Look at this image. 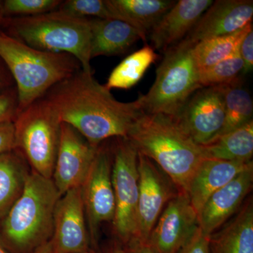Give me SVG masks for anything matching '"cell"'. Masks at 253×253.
<instances>
[{
    "label": "cell",
    "instance_id": "cell-1",
    "mask_svg": "<svg viewBox=\"0 0 253 253\" xmlns=\"http://www.w3.org/2000/svg\"><path fill=\"white\" fill-rule=\"evenodd\" d=\"M43 97L61 122L76 129L94 146L111 138H127L143 112L137 100L122 102L93 76L80 70Z\"/></svg>",
    "mask_w": 253,
    "mask_h": 253
},
{
    "label": "cell",
    "instance_id": "cell-2",
    "mask_svg": "<svg viewBox=\"0 0 253 253\" xmlns=\"http://www.w3.org/2000/svg\"><path fill=\"white\" fill-rule=\"evenodd\" d=\"M126 139L185 194L195 173L206 159L203 146L196 144L174 120L163 115L143 113Z\"/></svg>",
    "mask_w": 253,
    "mask_h": 253
},
{
    "label": "cell",
    "instance_id": "cell-3",
    "mask_svg": "<svg viewBox=\"0 0 253 253\" xmlns=\"http://www.w3.org/2000/svg\"><path fill=\"white\" fill-rule=\"evenodd\" d=\"M52 179L30 172L22 194L0 223V241L10 253H33L49 242L60 198Z\"/></svg>",
    "mask_w": 253,
    "mask_h": 253
},
{
    "label": "cell",
    "instance_id": "cell-4",
    "mask_svg": "<svg viewBox=\"0 0 253 253\" xmlns=\"http://www.w3.org/2000/svg\"><path fill=\"white\" fill-rule=\"evenodd\" d=\"M0 59L16 83L18 114L53 86L82 69L73 55L35 49L1 33Z\"/></svg>",
    "mask_w": 253,
    "mask_h": 253
},
{
    "label": "cell",
    "instance_id": "cell-5",
    "mask_svg": "<svg viewBox=\"0 0 253 253\" xmlns=\"http://www.w3.org/2000/svg\"><path fill=\"white\" fill-rule=\"evenodd\" d=\"M4 21L10 36L35 49L73 55L84 72L93 74L90 18L73 17L56 10L28 17L6 18Z\"/></svg>",
    "mask_w": 253,
    "mask_h": 253
},
{
    "label": "cell",
    "instance_id": "cell-6",
    "mask_svg": "<svg viewBox=\"0 0 253 253\" xmlns=\"http://www.w3.org/2000/svg\"><path fill=\"white\" fill-rule=\"evenodd\" d=\"M194 44L184 38L165 51L151 89L138 98L141 111L176 119L191 96L201 87Z\"/></svg>",
    "mask_w": 253,
    "mask_h": 253
},
{
    "label": "cell",
    "instance_id": "cell-7",
    "mask_svg": "<svg viewBox=\"0 0 253 253\" xmlns=\"http://www.w3.org/2000/svg\"><path fill=\"white\" fill-rule=\"evenodd\" d=\"M15 149L32 172L52 179L59 149L61 120L44 97L21 111L14 121Z\"/></svg>",
    "mask_w": 253,
    "mask_h": 253
},
{
    "label": "cell",
    "instance_id": "cell-8",
    "mask_svg": "<svg viewBox=\"0 0 253 253\" xmlns=\"http://www.w3.org/2000/svg\"><path fill=\"white\" fill-rule=\"evenodd\" d=\"M113 150L112 183L115 234L123 244L136 239L137 230L139 172L138 151L126 138H116Z\"/></svg>",
    "mask_w": 253,
    "mask_h": 253
},
{
    "label": "cell",
    "instance_id": "cell-9",
    "mask_svg": "<svg viewBox=\"0 0 253 253\" xmlns=\"http://www.w3.org/2000/svg\"><path fill=\"white\" fill-rule=\"evenodd\" d=\"M113 153L99 145L83 185V203L91 244L96 246L100 226L113 221L116 211L112 183Z\"/></svg>",
    "mask_w": 253,
    "mask_h": 253
},
{
    "label": "cell",
    "instance_id": "cell-10",
    "mask_svg": "<svg viewBox=\"0 0 253 253\" xmlns=\"http://www.w3.org/2000/svg\"><path fill=\"white\" fill-rule=\"evenodd\" d=\"M174 121L196 144L205 146L215 141L225 121L223 86L196 91Z\"/></svg>",
    "mask_w": 253,
    "mask_h": 253
},
{
    "label": "cell",
    "instance_id": "cell-11",
    "mask_svg": "<svg viewBox=\"0 0 253 253\" xmlns=\"http://www.w3.org/2000/svg\"><path fill=\"white\" fill-rule=\"evenodd\" d=\"M139 201L136 239L147 243L163 210L180 192L152 161L138 152Z\"/></svg>",
    "mask_w": 253,
    "mask_h": 253
},
{
    "label": "cell",
    "instance_id": "cell-12",
    "mask_svg": "<svg viewBox=\"0 0 253 253\" xmlns=\"http://www.w3.org/2000/svg\"><path fill=\"white\" fill-rule=\"evenodd\" d=\"M49 243L52 253H89L90 238L81 186L69 190L58 201Z\"/></svg>",
    "mask_w": 253,
    "mask_h": 253
},
{
    "label": "cell",
    "instance_id": "cell-13",
    "mask_svg": "<svg viewBox=\"0 0 253 253\" xmlns=\"http://www.w3.org/2000/svg\"><path fill=\"white\" fill-rule=\"evenodd\" d=\"M98 146L91 145L73 126L61 123L59 149L52 180L60 195L81 187L94 161Z\"/></svg>",
    "mask_w": 253,
    "mask_h": 253
},
{
    "label": "cell",
    "instance_id": "cell-14",
    "mask_svg": "<svg viewBox=\"0 0 253 253\" xmlns=\"http://www.w3.org/2000/svg\"><path fill=\"white\" fill-rule=\"evenodd\" d=\"M198 227V214L189 196L179 192L166 205L147 244L157 253H179Z\"/></svg>",
    "mask_w": 253,
    "mask_h": 253
},
{
    "label": "cell",
    "instance_id": "cell-15",
    "mask_svg": "<svg viewBox=\"0 0 253 253\" xmlns=\"http://www.w3.org/2000/svg\"><path fill=\"white\" fill-rule=\"evenodd\" d=\"M253 17L252 0H217L208 8L185 39L193 44L242 30Z\"/></svg>",
    "mask_w": 253,
    "mask_h": 253
},
{
    "label": "cell",
    "instance_id": "cell-16",
    "mask_svg": "<svg viewBox=\"0 0 253 253\" xmlns=\"http://www.w3.org/2000/svg\"><path fill=\"white\" fill-rule=\"evenodd\" d=\"M253 182V165L214 191L198 213L200 229L211 236L224 225L239 211L252 189Z\"/></svg>",
    "mask_w": 253,
    "mask_h": 253
},
{
    "label": "cell",
    "instance_id": "cell-17",
    "mask_svg": "<svg viewBox=\"0 0 253 253\" xmlns=\"http://www.w3.org/2000/svg\"><path fill=\"white\" fill-rule=\"evenodd\" d=\"M212 2V0L176 1L149 33L151 47L165 52L184 40Z\"/></svg>",
    "mask_w": 253,
    "mask_h": 253
},
{
    "label": "cell",
    "instance_id": "cell-18",
    "mask_svg": "<svg viewBox=\"0 0 253 253\" xmlns=\"http://www.w3.org/2000/svg\"><path fill=\"white\" fill-rule=\"evenodd\" d=\"M253 165V161L244 163L205 159L193 176L186 194L197 214L214 191Z\"/></svg>",
    "mask_w": 253,
    "mask_h": 253
},
{
    "label": "cell",
    "instance_id": "cell-19",
    "mask_svg": "<svg viewBox=\"0 0 253 253\" xmlns=\"http://www.w3.org/2000/svg\"><path fill=\"white\" fill-rule=\"evenodd\" d=\"M112 18L135 28L146 42L158 21L175 4L171 0H106Z\"/></svg>",
    "mask_w": 253,
    "mask_h": 253
},
{
    "label": "cell",
    "instance_id": "cell-20",
    "mask_svg": "<svg viewBox=\"0 0 253 253\" xmlns=\"http://www.w3.org/2000/svg\"><path fill=\"white\" fill-rule=\"evenodd\" d=\"M90 23L91 59L123 54L141 40L135 28L121 20L90 18Z\"/></svg>",
    "mask_w": 253,
    "mask_h": 253
},
{
    "label": "cell",
    "instance_id": "cell-21",
    "mask_svg": "<svg viewBox=\"0 0 253 253\" xmlns=\"http://www.w3.org/2000/svg\"><path fill=\"white\" fill-rule=\"evenodd\" d=\"M210 250L211 253H253L252 198L235 217L211 236Z\"/></svg>",
    "mask_w": 253,
    "mask_h": 253
},
{
    "label": "cell",
    "instance_id": "cell-22",
    "mask_svg": "<svg viewBox=\"0 0 253 253\" xmlns=\"http://www.w3.org/2000/svg\"><path fill=\"white\" fill-rule=\"evenodd\" d=\"M28 166L17 150L0 156V223L22 194L30 174Z\"/></svg>",
    "mask_w": 253,
    "mask_h": 253
},
{
    "label": "cell",
    "instance_id": "cell-23",
    "mask_svg": "<svg viewBox=\"0 0 253 253\" xmlns=\"http://www.w3.org/2000/svg\"><path fill=\"white\" fill-rule=\"evenodd\" d=\"M210 159L248 163L253 156V121L203 146Z\"/></svg>",
    "mask_w": 253,
    "mask_h": 253
},
{
    "label": "cell",
    "instance_id": "cell-24",
    "mask_svg": "<svg viewBox=\"0 0 253 253\" xmlns=\"http://www.w3.org/2000/svg\"><path fill=\"white\" fill-rule=\"evenodd\" d=\"M224 90L225 121L219 136L253 121V103L242 78L221 84ZM218 137V138H219Z\"/></svg>",
    "mask_w": 253,
    "mask_h": 253
},
{
    "label": "cell",
    "instance_id": "cell-25",
    "mask_svg": "<svg viewBox=\"0 0 253 253\" xmlns=\"http://www.w3.org/2000/svg\"><path fill=\"white\" fill-rule=\"evenodd\" d=\"M158 56L151 46L144 47L126 56L113 70L105 86L112 89H129L136 85Z\"/></svg>",
    "mask_w": 253,
    "mask_h": 253
},
{
    "label": "cell",
    "instance_id": "cell-26",
    "mask_svg": "<svg viewBox=\"0 0 253 253\" xmlns=\"http://www.w3.org/2000/svg\"><path fill=\"white\" fill-rule=\"evenodd\" d=\"M251 29L253 23L232 34L211 38L195 44L193 54L199 70L212 66L234 54Z\"/></svg>",
    "mask_w": 253,
    "mask_h": 253
},
{
    "label": "cell",
    "instance_id": "cell-27",
    "mask_svg": "<svg viewBox=\"0 0 253 253\" xmlns=\"http://www.w3.org/2000/svg\"><path fill=\"white\" fill-rule=\"evenodd\" d=\"M244 68V62L239 49L227 59L210 67L199 70V81L201 87H208L226 84L239 77Z\"/></svg>",
    "mask_w": 253,
    "mask_h": 253
},
{
    "label": "cell",
    "instance_id": "cell-28",
    "mask_svg": "<svg viewBox=\"0 0 253 253\" xmlns=\"http://www.w3.org/2000/svg\"><path fill=\"white\" fill-rule=\"evenodd\" d=\"M57 11L80 18H113L106 0H66Z\"/></svg>",
    "mask_w": 253,
    "mask_h": 253
},
{
    "label": "cell",
    "instance_id": "cell-29",
    "mask_svg": "<svg viewBox=\"0 0 253 253\" xmlns=\"http://www.w3.org/2000/svg\"><path fill=\"white\" fill-rule=\"evenodd\" d=\"M60 0H6L4 1L5 18L28 17L56 11Z\"/></svg>",
    "mask_w": 253,
    "mask_h": 253
},
{
    "label": "cell",
    "instance_id": "cell-30",
    "mask_svg": "<svg viewBox=\"0 0 253 253\" xmlns=\"http://www.w3.org/2000/svg\"><path fill=\"white\" fill-rule=\"evenodd\" d=\"M18 114L16 88L0 92V123L14 122Z\"/></svg>",
    "mask_w": 253,
    "mask_h": 253
},
{
    "label": "cell",
    "instance_id": "cell-31",
    "mask_svg": "<svg viewBox=\"0 0 253 253\" xmlns=\"http://www.w3.org/2000/svg\"><path fill=\"white\" fill-rule=\"evenodd\" d=\"M210 239L199 226L179 253H211Z\"/></svg>",
    "mask_w": 253,
    "mask_h": 253
},
{
    "label": "cell",
    "instance_id": "cell-32",
    "mask_svg": "<svg viewBox=\"0 0 253 253\" xmlns=\"http://www.w3.org/2000/svg\"><path fill=\"white\" fill-rule=\"evenodd\" d=\"M239 53L244 62L241 75L248 74L253 68V29L246 35L239 46Z\"/></svg>",
    "mask_w": 253,
    "mask_h": 253
},
{
    "label": "cell",
    "instance_id": "cell-33",
    "mask_svg": "<svg viewBox=\"0 0 253 253\" xmlns=\"http://www.w3.org/2000/svg\"><path fill=\"white\" fill-rule=\"evenodd\" d=\"M15 149L14 122L0 123V156Z\"/></svg>",
    "mask_w": 253,
    "mask_h": 253
},
{
    "label": "cell",
    "instance_id": "cell-34",
    "mask_svg": "<svg viewBox=\"0 0 253 253\" xmlns=\"http://www.w3.org/2000/svg\"><path fill=\"white\" fill-rule=\"evenodd\" d=\"M126 253H157L147 243L133 239L126 246Z\"/></svg>",
    "mask_w": 253,
    "mask_h": 253
},
{
    "label": "cell",
    "instance_id": "cell-35",
    "mask_svg": "<svg viewBox=\"0 0 253 253\" xmlns=\"http://www.w3.org/2000/svg\"><path fill=\"white\" fill-rule=\"evenodd\" d=\"M33 253H52L49 241V242L46 243V244H43L41 247L38 248V249Z\"/></svg>",
    "mask_w": 253,
    "mask_h": 253
},
{
    "label": "cell",
    "instance_id": "cell-36",
    "mask_svg": "<svg viewBox=\"0 0 253 253\" xmlns=\"http://www.w3.org/2000/svg\"><path fill=\"white\" fill-rule=\"evenodd\" d=\"M4 1H0V23L4 21Z\"/></svg>",
    "mask_w": 253,
    "mask_h": 253
},
{
    "label": "cell",
    "instance_id": "cell-37",
    "mask_svg": "<svg viewBox=\"0 0 253 253\" xmlns=\"http://www.w3.org/2000/svg\"><path fill=\"white\" fill-rule=\"evenodd\" d=\"M109 253H126V252H125V250H123L122 248L116 246V247H113Z\"/></svg>",
    "mask_w": 253,
    "mask_h": 253
},
{
    "label": "cell",
    "instance_id": "cell-38",
    "mask_svg": "<svg viewBox=\"0 0 253 253\" xmlns=\"http://www.w3.org/2000/svg\"><path fill=\"white\" fill-rule=\"evenodd\" d=\"M7 84L6 81H4V77H3V74L0 71V91L2 90L3 87L5 86V84Z\"/></svg>",
    "mask_w": 253,
    "mask_h": 253
},
{
    "label": "cell",
    "instance_id": "cell-39",
    "mask_svg": "<svg viewBox=\"0 0 253 253\" xmlns=\"http://www.w3.org/2000/svg\"><path fill=\"white\" fill-rule=\"evenodd\" d=\"M0 253H10L7 250L5 249L4 245L2 244L1 241H0Z\"/></svg>",
    "mask_w": 253,
    "mask_h": 253
}]
</instances>
